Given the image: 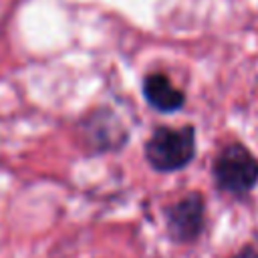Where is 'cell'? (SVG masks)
I'll return each instance as SVG.
<instances>
[{
  "mask_svg": "<svg viewBox=\"0 0 258 258\" xmlns=\"http://www.w3.org/2000/svg\"><path fill=\"white\" fill-rule=\"evenodd\" d=\"M196 155V129L191 125L157 127L145 143V159L157 171H177Z\"/></svg>",
  "mask_w": 258,
  "mask_h": 258,
  "instance_id": "6da1fadb",
  "label": "cell"
},
{
  "mask_svg": "<svg viewBox=\"0 0 258 258\" xmlns=\"http://www.w3.org/2000/svg\"><path fill=\"white\" fill-rule=\"evenodd\" d=\"M214 177L222 191L246 196L258 183V159L240 143L224 147L214 161Z\"/></svg>",
  "mask_w": 258,
  "mask_h": 258,
  "instance_id": "7a4b0ae2",
  "label": "cell"
},
{
  "mask_svg": "<svg viewBox=\"0 0 258 258\" xmlns=\"http://www.w3.org/2000/svg\"><path fill=\"white\" fill-rule=\"evenodd\" d=\"M167 234L173 242H196L206 224V204L200 194H189L165 210Z\"/></svg>",
  "mask_w": 258,
  "mask_h": 258,
  "instance_id": "3957f363",
  "label": "cell"
},
{
  "mask_svg": "<svg viewBox=\"0 0 258 258\" xmlns=\"http://www.w3.org/2000/svg\"><path fill=\"white\" fill-rule=\"evenodd\" d=\"M143 97L145 101L159 113H173L179 111L185 103L183 93L163 75L151 73L143 81Z\"/></svg>",
  "mask_w": 258,
  "mask_h": 258,
  "instance_id": "277c9868",
  "label": "cell"
},
{
  "mask_svg": "<svg viewBox=\"0 0 258 258\" xmlns=\"http://www.w3.org/2000/svg\"><path fill=\"white\" fill-rule=\"evenodd\" d=\"M232 258H258V252H256V248L246 246V248H242L240 252H236Z\"/></svg>",
  "mask_w": 258,
  "mask_h": 258,
  "instance_id": "5b68a950",
  "label": "cell"
}]
</instances>
